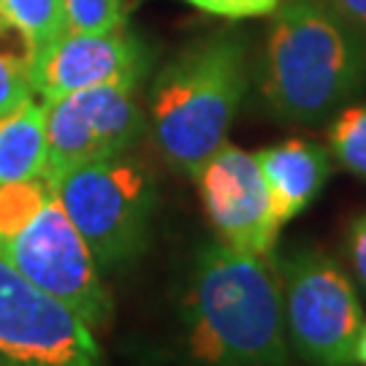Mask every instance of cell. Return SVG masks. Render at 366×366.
<instances>
[{
	"instance_id": "obj_1",
	"label": "cell",
	"mask_w": 366,
	"mask_h": 366,
	"mask_svg": "<svg viewBox=\"0 0 366 366\" xmlns=\"http://www.w3.org/2000/svg\"><path fill=\"white\" fill-rule=\"evenodd\" d=\"M184 340L201 366H290L282 280L272 255L209 242L184 290Z\"/></svg>"
},
{
	"instance_id": "obj_2",
	"label": "cell",
	"mask_w": 366,
	"mask_h": 366,
	"mask_svg": "<svg viewBox=\"0 0 366 366\" xmlns=\"http://www.w3.org/2000/svg\"><path fill=\"white\" fill-rule=\"evenodd\" d=\"M247 41L217 30L193 41L157 71L149 125L174 171L196 177L225 142L247 92Z\"/></svg>"
},
{
	"instance_id": "obj_3",
	"label": "cell",
	"mask_w": 366,
	"mask_h": 366,
	"mask_svg": "<svg viewBox=\"0 0 366 366\" xmlns=\"http://www.w3.org/2000/svg\"><path fill=\"white\" fill-rule=\"evenodd\" d=\"M364 84V41L323 0H280L263 66V95L277 117L320 122Z\"/></svg>"
},
{
	"instance_id": "obj_4",
	"label": "cell",
	"mask_w": 366,
	"mask_h": 366,
	"mask_svg": "<svg viewBox=\"0 0 366 366\" xmlns=\"http://www.w3.org/2000/svg\"><path fill=\"white\" fill-rule=\"evenodd\" d=\"M49 182L104 277L128 272L147 252L157 184L139 157L122 152L92 160Z\"/></svg>"
},
{
	"instance_id": "obj_5",
	"label": "cell",
	"mask_w": 366,
	"mask_h": 366,
	"mask_svg": "<svg viewBox=\"0 0 366 366\" xmlns=\"http://www.w3.org/2000/svg\"><path fill=\"white\" fill-rule=\"evenodd\" d=\"M0 261L9 263L30 285L74 310L92 331H104L112 323V290L57 193L0 242Z\"/></svg>"
},
{
	"instance_id": "obj_6",
	"label": "cell",
	"mask_w": 366,
	"mask_h": 366,
	"mask_svg": "<svg viewBox=\"0 0 366 366\" xmlns=\"http://www.w3.org/2000/svg\"><path fill=\"white\" fill-rule=\"evenodd\" d=\"M277 269L293 353L312 366H353L366 315L350 277L315 247L290 252Z\"/></svg>"
},
{
	"instance_id": "obj_7",
	"label": "cell",
	"mask_w": 366,
	"mask_h": 366,
	"mask_svg": "<svg viewBox=\"0 0 366 366\" xmlns=\"http://www.w3.org/2000/svg\"><path fill=\"white\" fill-rule=\"evenodd\" d=\"M0 366H109L101 342L66 304L0 261Z\"/></svg>"
},
{
	"instance_id": "obj_8",
	"label": "cell",
	"mask_w": 366,
	"mask_h": 366,
	"mask_svg": "<svg viewBox=\"0 0 366 366\" xmlns=\"http://www.w3.org/2000/svg\"><path fill=\"white\" fill-rule=\"evenodd\" d=\"M139 84H101L46 104V179L66 171L131 152L144 131Z\"/></svg>"
},
{
	"instance_id": "obj_9",
	"label": "cell",
	"mask_w": 366,
	"mask_h": 366,
	"mask_svg": "<svg viewBox=\"0 0 366 366\" xmlns=\"http://www.w3.org/2000/svg\"><path fill=\"white\" fill-rule=\"evenodd\" d=\"M193 182L220 242L255 255L274 252L280 225L255 152L225 142L201 166Z\"/></svg>"
},
{
	"instance_id": "obj_10",
	"label": "cell",
	"mask_w": 366,
	"mask_h": 366,
	"mask_svg": "<svg viewBox=\"0 0 366 366\" xmlns=\"http://www.w3.org/2000/svg\"><path fill=\"white\" fill-rule=\"evenodd\" d=\"M149 68V52L128 25L106 33H74L39 54L36 95L57 101L63 95L101 84H142Z\"/></svg>"
},
{
	"instance_id": "obj_11",
	"label": "cell",
	"mask_w": 366,
	"mask_h": 366,
	"mask_svg": "<svg viewBox=\"0 0 366 366\" xmlns=\"http://www.w3.org/2000/svg\"><path fill=\"white\" fill-rule=\"evenodd\" d=\"M255 157L280 228L299 217L320 196L323 184L331 177L328 152L320 144L304 139H288L282 144L263 147L255 152Z\"/></svg>"
},
{
	"instance_id": "obj_12",
	"label": "cell",
	"mask_w": 366,
	"mask_h": 366,
	"mask_svg": "<svg viewBox=\"0 0 366 366\" xmlns=\"http://www.w3.org/2000/svg\"><path fill=\"white\" fill-rule=\"evenodd\" d=\"M46 104L30 98L0 117V184L46 177Z\"/></svg>"
},
{
	"instance_id": "obj_13",
	"label": "cell",
	"mask_w": 366,
	"mask_h": 366,
	"mask_svg": "<svg viewBox=\"0 0 366 366\" xmlns=\"http://www.w3.org/2000/svg\"><path fill=\"white\" fill-rule=\"evenodd\" d=\"M39 49L22 27L0 16V117L36 95Z\"/></svg>"
},
{
	"instance_id": "obj_14",
	"label": "cell",
	"mask_w": 366,
	"mask_h": 366,
	"mask_svg": "<svg viewBox=\"0 0 366 366\" xmlns=\"http://www.w3.org/2000/svg\"><path fill=\"white\" fill-rule=\"evenodd\" d=\"M0 16L22 27L39 54L71 30L66 0H0Z\"/></svg>"
},
{
	"instance_id": "obj_15",
	"label": "cell",
	"mask_w": 366,
	"mask_h": 366,
	"mask_svg": "<svg viewBox=\"0 0 366 366\" xmlns=\"http://www.w3.org/2000/svg\"><path fill=\"white\" fill-rule=\"evenodd\" d=\"M328 147L342 169L366 179V106H350L331 122Z\"/></svg>"
},
{
	"instance_id": "obj_16",
	"label": "cell",
	"mask_w": 366,
	"mask_h": 366,
	"mask_svg": "<svg viewBox=\"0 0 366 366\" xmlns=\"http://www.w3.org/2000/svg\"><path fill=\"white\" fill-rule=\"evenodd\" d=\"M131 0H66L68 27L74 33H106L128 25Z\"/></svg>"
},
{
	"instance_id": "obj_17",
	"label": "cell",
	"mask_w": 366,
	"mask_h": 366,
	"mask_svg": "<svg viewBox=\"0 0 366 366\" xmlns=\"http://www.w3.org/2000/svg\"><path fill=\"white\" fill-rule=\"evenodd\" d=\"M198 11L225 19H249V16H266L274 14L280 0H182Z\"/></svg>"
},
{
	"instance_id": "obj_18",
	"label": "cell",
	"mask_w": 366,
	"mask_h": 366,
	"mask_svg": "<svg viewBox=\"0 0 366 366\" xmlns=\"http://www.w3.org/2000/svg\"><path fill=\"white\" fill-rule=\"evenodd\" d=\"M323 3L366 44V0H323Z\"/></svg>"
},
{
	"instance_id": "obj_19",
	"label": "cell",
	"mask_w": 366,
	"mask_h": 366,
	"mask_svg": "<svg viewBox=\"0 0 366 366\" xmlns=\"http://www.w3.org/2000/svg\"><path fill=\"white\" fill-rule=\"evenodd\" d=\"M347 252L361 285L366 288V214H361L358 220H353L350 234H347Z\"/></svg>"
},
{
	"instance_id": "obj_20",
	"label": "cell",
	"mask_w": 366,
	"mask_h": 366,
	"mask_svg": "<svg viewBox=\"0 0 366 366\" xmlns=\"http://www.w3.org/2000/svg\"><path fill=\"white\" fill-rule=\"evenodd\" d=\"M355 364L366 366V326L361 331V340H358V347H355Z\"/></svg>"
}]
</instances>
